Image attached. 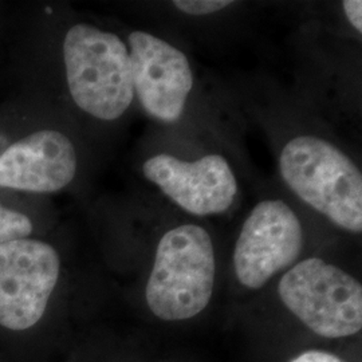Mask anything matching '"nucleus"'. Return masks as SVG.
Segmentation results:
<instances>
[{
    "label": "nucleus",
    "instance_id": "nucleus-13",
    "mask_svg": "<svg viewBox=\"0 0 362 362\" xmlns=\"http://www.w3.org/2000/svg\"><path fill=\"white\" fill-rule=\"evenodd\" d=\"M288 362H346L341 360L332 353L321 351V350H309L305 353H300L296 358Z\"/></svg>",
    "mask_w": 362,
    "mask_h": 362
},
{
    "label": "nucleus",
    "instance_id": "nucleus-10",
    "mask_svg": "<svg viewBox=\"0 0 362 362\" xmlns=\"http://www.w3.org/2000/svg\"><path fill=\"white\" fill-rule=\"evenodd\" d=\"M33 223L25 214L0 206V245L27 239Z\"/></svg>",
    "mask_w": 362,
    "mask_h": 362
},
{
    "label": "nucleus",
    "instance_id": "nucleus-3",
    "mask_svg": "<svg viewBox=\"0 0 362 362\" xmlns=\"http://www.w3.org/2000/svg\"><path fill=\"white\" fill-rule=\"evenodd\" d=\"M64 61L73 101L85 113L115 121L134 98L129 49L121 38L79 23L66 33Z\"/></svg>",
    "mask_w": 362,
    "mask_h": 362
},
{
    "label": "nucleus",
    "instance_id": "nucleus-7",
    "mask_svg": "<svg viewBox=\"0 0 362 362\" xmlns=\"http://www.w3.org/2000/svg\"><path fill=\"white\" fill-rule=\"evenodd\" d=\"M133 88L148 116L175 124L194 89V71L184 52L146 31L129 35Z\"/></svg>",
    "mask_w": 362,
    "mask_h": 362
},
{
    "label": "nucleus",
    "instance_id": "nucleus-4",
    "mask_svg": "<svg viewBox=\"0 0 362 362\" xmlns=\"http://www.w3.org/2000/svg\"><path fill=\"white\" fill-rule=\"evenodd\" d=\"M278 294L286 308L318 336L336 339L361 330V284L324 259L296 263L281 278Z\"/></svg>",
    "mask_w": 362,
    "mask_h": 362
},
{
    "label": "nucleus",
    "instance_id": "nucleus-6",
    "mask_svg": "<svg viewBox=\"0 0 362 362\" xmlns=\"http://www.w3.org/2000/svg\"><path fill=\"white\" fill-rule=\"evenodd\" d=\"M61 272L54 247L22 239L0 245V326L22 332L42 320Z\"/></svg>",
    "mask_w": 362,
    "mask_h": 362
},
{
    "label": "nucleus",
    "instance_id": "nucleus-8",
    "mask_svg": "<svg viewBox=\"0 0 362 362\" xmlns=\"http://www.w3.org/2000/svg\"><path fill=\"white\" fill-rule=\"evenodd\" d=\"M143 172L175 204L196 216L228 211L239 188L230 163L215 153L194 161L156 155L144 163Z\"/></svg>",
    "mask_w": 362,
    "mask_h": 362
},
{
    "label": "nucleus",
    "instance_id": "nucleus-14",
    "mask_svg": "<svg viewBox=\"0 0 362 362\" xmlns=\"http://www.w3.org/2000/svg\"><path fill=\"white\" fill-rule=\"evenodd\" d=\"M0 206H1V204H0Z\"/></svg>",
    "mask_w": 362,
    "mask_h": 362
},
{
    "label": "nucleus",
    "instance_id": "nucleus-12",
    "mask_svg": "<svg viewBox=\"0 0 362 362\" xmlns=\"http://www.w3.org/2000/svg\"><path fill=\"white\" fill-rule=\"evenodd\" d=\"M342 8L346 19L349 21L351 27L358 31V34L362 33V1L361 0H345L342 3Z\"/></svg>",
    "mask_w": 362,
    "mask_h": 362
},
{
    "label": "nucleus",
    "instance_id": "nucleus-2",
    "mask_svg": "<svg viewBox=\"0 0 362 362\" xmlns=\"http://www.w3.org/2000/svg\"><path fill=\"white\" fill-rule=\"evenodd\" d=\"M216 278L211 235L197 224H182L164 233L156 248L145 298L163 321H185L209 305Z\"/></svg>",
    "mask_w": 362,
    "mask_h": 362
},
{
    "label": "nucleus",
    "instance_id": "nucleus-5",
    "mask_svg": "<svg viewBox=\"0 0 362 362\" xmlns=\"http://www.w3.org/2000/svg\"><path fill=\"white\" fill-rule=\"evenodd\" d=\"M305 246V233L293 208L279 199L258 203L238 236L233 270L239 284L258 290L278 272L293 267Z\"/></svg>",
    "mask_w": 362,
    "mask_h": 362
},
{
    "label": "nucleus",
    "instance_id": "nucleus-11",
    "mask_svg": "<svg viewBox=\"0 0 362 362\" xmlns=\"http://www.w3.org/2000/svg\"><path fill=\"white\" fill-rule=\"evenodd\" d=\"M233 1L230 0H176L172 4L181 13L192 16L209 15L219 13L221 10L230 7Z\"/></svg>",
    "mask_w": 362,
    "mask_h": 362
},
{
    "label": "nucleus",
    "instance_id": "nucleus-1",
    "mask_svg": "<svg viewBox=\"0 0 362 362\" xmlns=\"http://www.w3.org/2000/svg\"><path fill=\"white\" fill-rule=\"evenodd\" d=\"M287 187L337 227L362 231V175L336 145L315 136H298L279 155Z\"/></svg>",
    "mask_w": 362,
    "mask_h": 362
},
{
    "label": "nucleus",
    "instance_id": "nucleus-9",
    "mask_svg": "<svg viewBox=\"0 0 362 362\" xmlns=\"http://www.w3.org/2000/svg\"><path fill=\"white\" fill-rule=\"evenodd\" d=\"M77 153L70 139L40 130L10 145L0 155V187L52 194L67 187L77 173Z\"/></svg>",
    "mask_w": 362,
    "mask_h": 362
}]
</instances>
